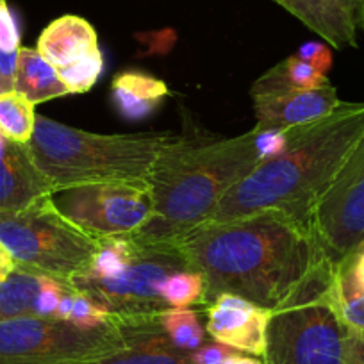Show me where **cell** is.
Masks as SVG:
<instances>
[{"instance_id":"obj_3","label":"cell","mask_w":364,"mask_h":364,"mask_svg":"<svg viewBox=\"0 0 364 364\" xmlns=\"http://www.w3.org/2000/svg\"><path fill=\"white\" fill-rule=\"evenodd\" d=\"M255 129L234 138L184 141L168 150L149 181L150 216L131 240L141 247L175 245L209 222L227 191L262 161Z\"/></svg>"},{"instance_id":"obj_12","label":"cell","mask_w":364,"mask_h":364,"mask_svg":"<svg viewBox=\"0 0 364 364\" xmlns=\"http://www.w3.org/2000/svg\"><path fill=\"white\" fill-rule=\"evenodd\" d=\"M269 314V309L255 306L241 296L223 293L208 302L205 331L216 343L254 357H262Z\"/></svg>"},{"instance_id":"obj_16","label":"cell","mask_w":364,"mask_h":364,"mask_svg":"<svg viewBox=\"0 0 364 364\" xmlns=\"http://www.w3.org/2000/svg\"><path fill=\"white\" fill-rule=\"evenodd\" d=\"M99 36L82 16L65 15L48 23L38 38L36 50L55 68H63L99 50Z\"/></svg>"},{"instance_id":"obj_20","label":"cell","mask_w":364,"mask_h":364,"mask_svg":"<svg viewBox=\"0 0 364 364\" xmlns=\"http://www.w3.org/2000/svg\"><path fill=\"white\" fill-rule=\"evenodd\" d=\"M328 77L318 72L309 63L302 61L295 54L286 58L279 65L262 73L252 86V93H264V91H302L316 90L327 86Z\"/></svg>"},{"instance_id":"obj_19","label":"cell","mask_w":364,"mask_h":364,"mask_svg":"<svg viewBox=\"0 0 364 364\" xmlns=\"http://www.w3.org/2000/svg\"><path fill=\"white\" fill-rule=\"evenodd\" d=\"M47 279L48 275L16 264L0 282V320L33 316L34 302Z\"/></svg>"},{"instance_id":"obj_4","label":"cell","mask_w":364,"mask_h":364,"mask_svg":"<svg viewBox=\"0 0 364 364\" xmlns=\"http://www.w3.org/2000/svg\"><path fill=\"white\" fill-rule=\"evenodd\" d=\"M184 141L173 132L100 134L36 117L27 152L54 190L97 182L149 188L157 161Z\"/></svg>"},{"instance_id":"obj_22","label":"cell","mask_w":364,"mask_h":364,"mask_svg":"<svg viewBox=\"0 0 364 364\" xmlns=\"http://www.w3.org/2000/svg\"><path fill=\"white\" fill-rule=\"evenodd\" d=\"M34 104L18 91L0 93V134L9 141L27 145L36 127Z\"/></svg>"},{"instance_id":"obj_23","label":"cell","mask_w":364,"mask_h":364,"mask_svg":"<svg viewBox=\"0 0 364 364\" xmlns=\"http://www.w3.org/2000/svg\"><path fill=\"white\" fill-rule=\"evenodd\" d=\"M159 323L170 341L184 352H195L204 343V327L197 311L190 307H168L159 313Z\"/></svg>"},{"instance_id":"obj_33","label":"cell","mask_w":364,"mask_h":364,"mask_svg":"<svg viewBox=\"0 0 364 364\" xmlns=\"http://www.w3.org/2000/svg\"><path fill=\"white\" fill-rule=\"evenodd\" d=\"M345 261L357 284L364 289V243L355 252H352L348 257H345Z\"/></svg>"},{"instance_id":"obj_14","label":"cell","mask_w":364,"mask_h":364,"mask_svg":"<svg viewBox=\"0 0 364 364\" xmlns=\"http://www.w3.org/2000/svg\"><path fill=\"white\" fill-rule=\"evenodd\" d=\"M26 145L9 141L0 154V211L18 213L54 193Z\"/></svg>"},{"instance_id":"obj_10","label":"cell","mask_w":364,"mask_h":364,"mask_svg":"<svg viewBox=\"0 0 364 364\" xmlns=\"http://www.w3.org/2000/svg\"><path fill=\"white\" fill-rule=\"evenodd\" d=\"M321 257L338 264L364 243V136L309 218Z\"/></svg>"},{"instance_id":"obj_28","label":"cell","mask_w":364,"mask_h":364,"mask_svg":"<svg viewBox=\"0 0 364 364\" xmlns=\"http://www.w3.org/2000/svg\"><path fill=\"white\" fill-rule=\"evenodd\" d=\"M20 48V33L8 0H0V50L16 52Z\"/></svg>"},{"instance_id":"obj_27","label":"cell","mask_w":364,"mask_h":364,"mask_svg":"<svg viewBox=\"0 0 364 364\" xmlns=\"http://www.w3.org/2000/svg\"><path fill=\"white\" fill-rule=\"evenodd\" d=\"M113 318L114 314L109 313L106 307L93 302L90 296L75 291V295H73L72 313H70V318H68L70 323L82 328H99L109 323Z\"/></svg>"},{"instance_id":"obj_25","label":"cell","mask_w":364,"mask_h":364,"mask_svg":"<svg viewBox=\"0 0 364 364\" xmlns=\"http://www.w3.org/2000/svg\"><path fill=\"white\" fill-rule=\"evenodd\" d=\"M204 277L193 269L170 273L159 288V295L168 307H190L204 299Z\"/></svg>"},{"instance_id":"obj_35","label":"cell","mask_w":364,"mask_h":364,"mask_svg":"<svg viewBox=\"0 0 364 364\" xmlns=\"http://www.w3.org/2000/svg\"><path fill=\"white\" fill-rule=\"evenodd\" d=\"M16 262L15 259L11 257V254L8 252V248L4 247V245L0 243V282L4 281L6 277H8L9 273L15 269Z\"/></svg>"},{"instance_id":"obj_36","label":"cell","mask_w":364,"mask_h":364,"mask_svg":"<svg viewBox=\"0 0 364 364\" xmlns=\"http://www.w3.org/2000/svg\"><path fill=\"white\" fill-rule=\"evenodd\" d=\"M73 295H75V291L70 288L68 291L61 296V302H59L58 311H55V318L68 321L70 313H72V306H73Z\"/></svg>"},{"instance_id":"obj_1","label":"cell","mask_w":364,"mask_h":364,"mask_svg":"<svg viewBox=\"0 0 364 364\" xmlns=\"http://www.w3.org/2000/svg\"><path fill=\"white\" fill-rule=\"evenodd\" d=\"M175 247L188 269L204 277L202 302L229 293L269 311L325 259L309 225L281 211L205 222Z\"/></svg>"},{"instance_id":"obj_7","label":"cell","mask_w":364,"mask_h":364,"mask_svg":"<svg viewBox=\"0 0 364 364\" xmlns=\"http://www.w3.org/2000/svg\"><path fill=\"white\" fill-rule=\"evenodd\" d=\"M127 345L124 314L99 328H82L59 318L0 320V364H77Z\"/></svg>"},{"instance_id":"obj_24","label":"cell","mask_w":364,"mask_h":364,"mask_svg":"<svg viewBox=\"0 0 364 364\" xmlns=\"http://www.w3.org/2000/svg\"><path fill=\"white\" fill-rule=\"evenodd\" d=\"M138 252V245L131 237H114V240L100 241L95 257L87 266L86 272L79 273L91 279L117 277L127 268Z\"/></svg>"},{"instance_id":"obj_21","label":"cell","mask_w":364,"mask_h":364,"mask_svg":"<svg viewBox=\"0 0 364 364\" xmlns=\"http://www.w3.org/2000/svg\"><path fill=\"white\" fill-rule=\"evenodd\" d=\"M332 304L346 332L364 338V289L355 282L345 259L334 268Z\"/></svg>"},{"instance_id":"obj_37","label":"cell","mask_w":364,"mask_h":364,"mask_svg":"<svg viewBox=\"0 0 364 364\" xmlns=\"http://www.w3.org/2000/svg\"><path fill=\"white\" fill-rule=\"evenodd\" d=\"M223 364H262V360L255 359L254 355H241V353H236L234 352L232 355L229 357V359H225V363Z\"/></svg>"},{"instance_id":"obj_26","label":"cell","mask_w":364,"mask_h":364,"mask_svg":"<svg viewBox=\"0 0 364 364\" xmlns=\"http://www.w3.org/2000/svg\"><path fill=\"white\" fill-rule=\"evenodd\" d=\"M102 70L104 58L99 48V50L87 54L86 58L59 68L58 73L61 77V82L65 84L70 93H86L99 80Z\"/></svg>"},{"instance_id":"obj_17","label":"cell","mask_w":364,"mask_h":364,"mask_svg":"<svg viewBox=\"0 0 364 364\" xmlns=\"http://www.w3.org/2000/svg\"><path fill=\"white\" fill-rule=\"evenodd\" d=\"M109 93L118 114L125 120L136 122L150 117L159 107L168 95V86L150 73L124 70L114 75Z\"/></svg>"},{"instance_id":"obj_2","label":"cell","mask_w":364,"mask_h":364,"mask_svg":"<svg viewBox=\"0 0 364 364\" xmlns=\"http://www.w3.org/2000/svg\"><path fill=\"white\" fill-rule=\"evenodd\" d=\"M363 136L364 102H343L314 124L289 129L288 149L261 161L230 188L209 222L281 211L309 225L314 205Z\"/></svg>"},{"instance_id":"obj_5","label":"cell","mask_w":364,"mask_h":364,"mask_svg":"<svg viewBox=\"0 0 364 364\" xmlns=\"http://www.w3.org/2000/svg\"><path fill=\"white\" fill-rule=\"evenodd\" d=\"M334 268L321 259L295 291L272 309L262 364H341L346 328L332 304Z\"/></svg>"},{"instance_id":"obj_6","label":"cell","mask_w":364,"mask_h":364,"mask_svg":"<svg viewBox=\"0 0 364 364\" xmlns=\"http://www.w3.org/2000/svg\"><path fill=\"white\" fill-rule=\"evenodd\" d=\"M0 243L18 266L63 282L86 272L100 245L63 218L50 198L18 213L0 211Z\"/></svg>"},{"instance_id":"obj_30","label":"cell","mask_w":364,"mask_h":364,"mask_svg":"<svg viewBox=\"0 0 364 364\" xmlns=\"http://www.w3.org/2000/svg\"><path fill=\"white\" fill-rule=\"evenodd\" d=\"M234 353L230 346L222 343H209L191 352V363L193 364H223Z\"/></svg>"},{"instance_id":"obj_11","label":"cell","mask_w":364,"mask_h":364,"mask_svg":"<svg viewBox=\"0 0 364 364\" xmlns=\"http://www.w3.org/2000/svg\"><path fill=\"white\" fill-rule=\"evenodd\" d=\"M257 131H284L314 124L341 107L343 100L332 84L302 91L252 93Z\"/></svg>"},{"instance_id":"obj_32","label":"cell","mask_w":364,"mask_h":364,"mask_svg":"<svg viewBox=\"0 0 364 364\" xmlns=\"http://www.w3.org/2000/svg\"><path fill=\"white\" fill-rule=\"evenodd\" d=\"M341 364H364V338L346 332L345 357Z\"/></svg>"},{"instance_id":"obj_15","label":"cell","mask_w":364,"mask_h":364,"mask_svg":"<svg viewBox=\"0 0 364 364\" xmlns=\"http://www.w3.org/2000/svg\"><path fill=\"white\" fill-rule=\"evenodd\" d=\"M273 2H277L281 8L291 13L307 29L318 34L328 47L338 50L359 47V29L338 0H273Z\"/></svg>"},{"instance_id":"obj_9","label":"cell","mask_w":364,"mask_h":364,"mask_svg":"<svg viewBox=\"0 0 364 364\" xmlns=\"http://www.w3.org/2000/svg\"><path fill=\"white\" fill-rule=\"evenodd\" d=\"M188 269L175 245L141 247L138 245L131 264L111 279L77 275L68 282L77 293L90 296L113 314H159L168 309L159 288L170 273Z\"/></svg>"},{"instance_id":"obj_38","label":"cell","mask_w":364,"mask_h":364,"mask_svg":"<svg viewBox=\"0 0 364 364\" xmlns=\"http://www.w3.org/2000/svg\"><path fill=\"white\" fill-rule=\"evenodd\" d=\"M2 91H8V87H6V84H4V80H2V77H0V93H2Z\"/></svg>"},{"instance_id":"obj_29","label":"cell","mask_w":364,"mask_h":364,"mask_svg":"<svg viewBox=\"0 0 364 364\" xmlns=\"http://www.w3.org/2000/svg\"><path fill=\"white\" fill-rule=\"evenodd\" d=\"M295 55L299 59H302V61L309 63L313 68L325 73V75H327L332 66V52L325 41H311V43L302 45L295 52Z\"/></svg>"},{"instance_id":"obj_31","label":"cell","mask_w":364,"mask_h":364,"mask_svg":"<svg viewBox=\"0 0 364 364\" xmlns=\"http://www.w3.org/2000/svg\"><path fill=\"white\" fill-rule=\"evenodd\" d=\"M18 50L16 52L0 50V77H2V80H4L8 91L15 90V75H16V65H18Z\"/></svg>"},{"instance_id":"obj_18","label":"cell","mask_w":364,"mask_h":364,"mask_svg":"<svg viewBox=\"0 0 364 364\" xmlns=\"http://www.w3.org/2000/svg\"><path fill=\"white\" fill-rule=\"evenodd\" d=\"M15 91L27 97L34 106L70 95V91L61 82L58 68L52 66L36 48L29 47H20L18 50Z\"/></svg>"},{"instance_id":"obj_13","label":"cell","mask_w":364,"mask_h":364,"mask_svg":"<svg viewBox=\"0 0 364 364\" xmlns=\"http://www.w3.org/2000/svg\"><path fill=\"white\" fill-rule=\"evenodd\" d=\"M124 316L127 345L113 353L77 364H193L191 352H184L170 341L159 323V314Z\"/></svg>"},{"instance_id":"obj_8","label":"cell","mask_w":364,"mask_h":364,"mask_svg":"<svg viewBox=\"0 0 364 364\" xmlns=\"http://www.w3.org/2000/svg\"><path fill=\"white\" fill-rule=\"evenodd\" d=\"M48 198L63 218L99 243L131 236L150 216L149 188L125 182L61 188Z\"/></svg>"},{"instance_id":"obj_34","label":"cell","mask_w":364,"mask_h":364,"mask_svg":"<svg viewBox=\"0 0 364 364\" xmlns=\"http://www.w3.org/2000/svg\"><path fill=\"white\" fill-rule=\"evenodd\" d=\"M339 4L346 9L350 16H352L353 23L359 29L360 36H364V0H338Z\"/></svg>"}]
</instances>
